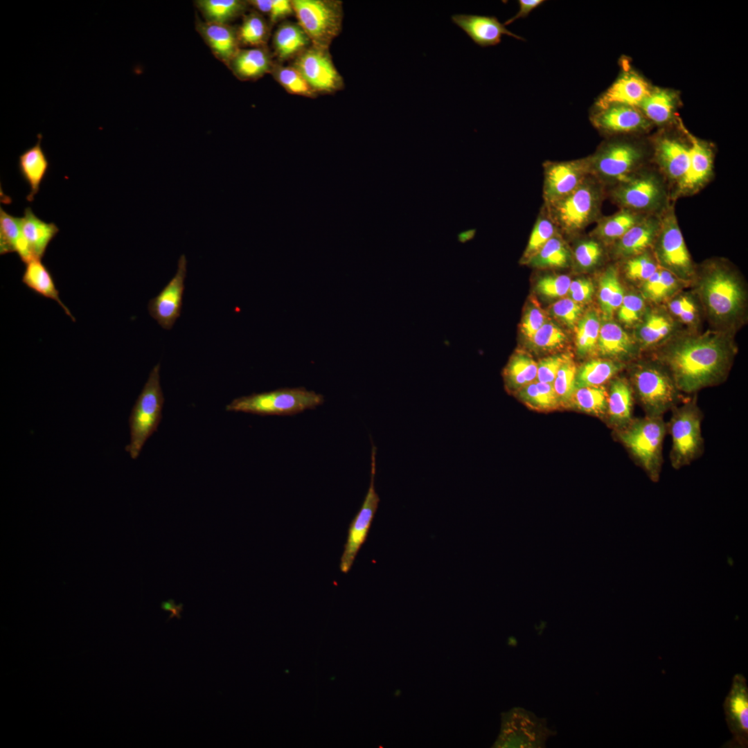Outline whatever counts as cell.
Segmentation results:
<instances>
[{
	"label": "cell",
	"instance_id": "32",
	"mask_svg": "<svg viewBox=\"0 0 748 748\" xmlns=\"http://www.w3.org/2000/svg\"><path fill=\"white\" fill-rule=\"evenodd\" d=\"M25 264L26 267L21 278L22 283L35 293L56 301L66 314L73 321H75V318L61 301L53 278L41 259H34Z\"/></svg>",
	"mask_w": 748,
	"mask_h": 748
},
{
	"label": "cell",
	"instance_id": "19",
	"mask_svg": "<svg viewBox=\"0 0 748 748\" xmlns=\"http://www.w3.org/2000/svg\"><path fill=\"white\" fill-rule=\"evenodd\" d=\"M544 204L558 200L573 191L589 175L588 157L543 163Z\"/></svg>",
	"mask_w": 748,
	"mask_h": 748
},
{
	"label": "cell",
	"instance_id": "37",
	"mask_svg": "<svg viewBox=\"0 0 748 748\" xmlns=\"http://www.w3.org/2000/svg\"><path fill=\"white\" fill-rule=\"evenodd\" d=\"M537 363L525 353H517L510 359L504 370L506 386L510 391H519L536 380Z\"/></svg>",
	"mask_w": 748,
	"mask_h": 748
},
{
	"label": "cell",
	"instance_id": "12",
	"mask_svg": "<svg viewBox=\"0 0 748 748\" xmlns=\"http://www.w3.org/2000/svg\"><path fill=\"white\" fill-rule=\"evenodd\" d=\"M673 202L662 213L661 224L652 247L658 265L683 281L695 276V266L686 245Z\"/></svg>",
	"mask_w": 748,
	"mask_h": 748
},
{
	"label": "cell",
	"instance_id": "30",
	"mask_svg": "<svg viewBox=\"0 0 748 748\" xmlns=\"http://www.w3.org/2000/svg\"><path fill=\"white\" fill-rule=\"evenodd\" d=\"M646 216L628 209L619 208L610 215H602L596 222V225L589 235L609 247Z\"/></svg>",
	"mask_w": 748,
	"mask_h": 748
},
{
	"label": "cell",
	"instance_id": "63",
	"mask_svg": "<svg viewBox=\"0 0 748 748\" xmlns=\"http://www.w3.org/2000/svg\"><path fill=\"white\" fill-rule=\"evenodd\" d=\"M477 233L476 229H470L461 231L457 234V240L461 243H465L472 240Z\"/></svg>",
	"mask_w": 748,
	"mask_h": 748
},
{
	"label": "cell",
	"instance_id": "29",
	"mask_svg": "<svg viewBox=\"0 0 748 748\" xmlns=\"http://www.w3.org/2000/svg\"><path fill=\"white\" fill-rule=\"evenodd\" d=\"M23 237L34 259L43 258L47 247L59 232L54 223H47L37 217L29 207L21 217Z\"/></svg>",
	"mask_w": 748,
	"mask_h": 748
},
{
	"label": "cell",
	"instance_id": "21",
	"mask_svg": "<svg viewBox=\"0 0 748 748\" xmlns=\"http://www.w3.org/2000/svg\"><path fill=\"white\" fill-rule=\"evenodd\" d=\"M186 273L187 260L183 254L178 260L175 276L148 303L150 315L164 329L170 330L181 314Z\"/></svg>",
	"mask_w": 748,
	"mask_h": 748
},
{
	"label": "cell",
	"instance_id": "24",
	"mask_svg": "<svg viewBox=\"0 0 748 748\" xmlns=\"http://www.w3.org/2000/svg\"><path fill=\"white\" fill-rule=\"evenodd\" d=\"M661 215H648L630 229L609 246L614 256L622 260L652 249L660 227Z\"/></svg>",
	"mask_w": 748,
	"mask_h": 748
},
{
	"label": "cell",
	"instance_id": "34",
	"mask_svg": "<svg viewBox=\"0 0 748 748\" xmlns=\"http://www.w3.org/2000/svg\"><path fill=\"white\" fill-rule=\"evenodd\" d=\"M597 348L602 355L610 357H631L635 352L632 339L619 325L612 321L600 326Z\"/></svg>",
	"mask_w": 748,
	"mask_h": 748
},
{
	"label": "cell",
	"instance_id": "17",
	"mask_svg": "<svg viewBox=\"0 0 748 748\" xmlns=\"http://www.w3.org/2000/svg\"><path fill=\"white\" fill-rule=\"evenodd\" d=\"M376 447L373 445L371 451V481L368 492L362 507L351 521L346 542L340 559L339 568L342 573H347L351 569L358 551L366 540L372 521L377 511L380 497L375 490V474L376 470Z\"/></svg>",
	"mask_w": 748,
	"mask_h": 748
},
{
	"label": "cell",
	"instance_id": "4",
	"mask_svg": "<svg viewBox=\"0 0 748 748\" xmlns=\"http://www.w3.org/2000/svg\"><path fill=\"white\" fill-rule=\"evenodd\" d=\"M605 197V186L589 175L571 193L544 204L542 208L562 237L573 236L602 216L601 208Z\"/></svg>",
	"mask_w": 748,
	"mask_h": 748
},
{
	"label": "cell",
	"instance_id": "61",
	"mask_svg": "<svg viewBox=\"0 0 748 748\" xmlns=\"http://www.w3.org/2000/svg\"><path fill=\"white\" fill-rule=\"evenodd\" d=\"M519 4V11L515 15L508 19L504 25L506 26L510 24L515 20L519 18H524L528 15V14L535 8L540 6L544 3L542 0H519L518 1Z\"/></svg>",
	"mask_w": 748,
	"mask_h": 748
},
{
	"label": "cell",
	"instance_id": "56",
	"mask_svg": "<svg viewBox=\"0 0 748 748\" xmlns=\"http://www.w3.org/2000/svg\"><path fill=\"white\" fill-rule=\"evenodd\" d=\"M645 303L639 295L630 294L624 296L618 308V317L626 325H632L640 319L643 313Z\"/></svg>",
	"mask_w": 748,
	"mask_h": 748
},
{
	"label": "cell",
	"instance_id": "31",
	"mask_svg": "<svg viewBox=\"0 0 748 748\" xmlns=\"http://www.w3.org/2000/svg\"><path fill=\"white\" fill-rule=\"evenodd\" d=\"M37 143L19 157L18 166L21 175L27 182L30 192L26 196L33 202L48 171L49 163L41 146L42 136L38 134Z\"/></svg>",
	"mask_w": 748,
	"mask_h": 748
},
{
	"label": "cell",
	"instance_id": "52",
	"mask_svg": "<svg viewBox=\"0 0 748 748\" xmlns=\"http://www.w3.org/2000/svg\"><path fill=\"white\" fill-rule=\"evenodd\" d=\"M566 339L562 330L552 322L546 321L530 341L540 349H551L561 346Z\"/></svg>",
	"mask_w": 748,
	"mask_h": 748
},
{
	"label": "cell",
	"instance_id": "1",
	"mask_svg": "<svg viewBox=\"0 0 748 748\" xmlns=\"http://www.w3.org/2000/svg\"><path fill=\"white\" fill-rule=\"evenodd\" d=\"M733 357L734 348L724 335L708 332L670 345L659 353L658 362L681 393H695L722 382Z\"/></svg>",
	"mask_w": 748,
	"mask_h": 748
},
{
	"label": "cell",
	"instance_id": "46",
	"mask_svg": "<svg viewBox=\"0 0 748 748\" xmlns=\"http://www.w3.org/2000/svg\"><path fill=\"white\" fill-rule=\"evenodd\" d=\"M558 233H559L555 225L545 210L542 208L521 258L522 263L528 264L530 260L539 252L544 244Z\"/></svg>",
	"mask_w": 748,
	"mask_h": 748
},
{
	"label": "cell",
	"instance_id": "57",
	"mask_svg": "<svg viewBox=\"0 0 748 748\" xmlns=\"http://www.w3.org/2000/svg\"><path fill=\"white\" fill-rule=\"evenodd\" d=\"M582 310L581 305L569 298L558 301L551 308L553 315L569 327H573L576 325Z\"/></svg>",
	"mask_w": 748,
	"mask_h": 748
},
{
	"label": "cell",
	"instance_id": "60",
	"mask_svg": "<svg viewBox=\"0 0 748 748\" xmlns=\"http://www.w3.org/2000/svg\"><path fill=\"white\" fill-rule=\"evenodd\" d=\"M568 293L571 299L577 303L587 302L594 293L593 283L587 278H577L571 281Z\"/></svg>",
	"mask_w": 748,
	"mask_h": 748
},
{
	"label": "cell",
	"instance_id": "10",
	"mask_svg": "<svg viewBox=\"0 0 748 748\" xmlns=\"http://www.w3.org/2000/svg\"><path fill=\"white\" fill-rule=\"evenodd\" d=\"M160 364L151 371L129 418L130 440L125 451L132 459L139 456L148 439L157 430L164 397L160 384Z\"/></svg>",
	"mask_w": 748,
	"mask_h": 748
},
{
	"label": "cell",
	"instance_id": "3",
	"mask_svg": "<svg viewBox=\"0 0 748 748\" xmlns=\"http://www.w3.org/2000/svg\"><path fill=\"white\" fill-rule=\"evenodd\" d=\"M605 188L606 197L619 208L645 215H661L674 202L668 183L652 163Z\"/></svg>",
	"mask_w": 748,
	"mask_h": 748
},
{
	"label": "cell",
	"instance_id": "44",
	"mask_svg": "<svg viewBox=\"0 0 748 748\" xmlns=\"http://www.w3.org/2000/svg\"><path fill=\"white\" fill-rule=\"evenodd\" d=\"M682 282L684 281L659 265L655 272L642 283V293L645 299L659 302L675 293Z\"/></svg>",
	"mask_w": 748,
	"mask_h": 748
},
{
	"label": "cell",
	"instance_id": "39",
	"mask_svg": "<svg viewBox=\"0 0 748 748\" xmlns=\"http://www.w3.org/2000/svg\"><path fill=\"white\" fill-rule=\"evenodd\" d=\"M247 2L241 0H197L195 1L205 21L229 24L246 10Z\"/></svg>",
	"mask_w": 748,
	"mask_h": 748
},
{
	"label": "cell",
	"instance_id": "49",
	"mask_svg": "<svg viewBox=\"0 0 748 748\" xmlns=\"http://www.w3.org/2000/svg\"><path fill=\"white\" fill-rule=\"evenodd\" d=\"M607 247L591 235L580 240L574 248L573 258L578 267L589 270L598 266L603 260Z\"/></svg>",
	"mask_w": 748,
	"mask_h": 748
},
{
	"label": "cell",
	"instance_id": "43",
	"mask_svg": "<svg viewBox=\"0 0 748 748\" xmlns=\"http://www.w3.org/2000/svg\"><path fill=\"white\" fill-rule=\"evenodd\" d=\"M517 393L525 404L535 410H552L560 404L553 384L535 380L522 387Z\"/></svg>",
	"mask_w": 748,
	"mask_h": 748
},
{
	"label": "cell",
	"instance_id": "38",
	"mask_svg": "<svg viewBox=\"0 0 748 748\" xmlns=\"http://www.w3.org/2000/svg\"><path fill=\"white\" fill-rule=\"evenodd\" d=\"M623 368L619 362L594 359L586 362L576 372V388L601 386Z\"/></svg>",
	"mask_w": 748,
	"mask_h": 748
},
{
	"label": "cell",
	"instance_id": "62",
	"mask_svg": "<svg viewBox=\"0 0 748 748\" xmlns=\"http://www.w3.org/2000/svg\"><path fill=\"white\" fill-rule=\"evenodd\" d=\"M183 603L176 605L173 599L163 601L161 604L162 609L170 612L168 621L172 619L173 617L180 619L181 618V612L183 611Z\"/></svg>",
	"mask_w": 748,
	"mask_h": 748
},
{
	"label": "cell",
	"instance_id": "45",
	"mask_svg": "<svg viewBox=\"0 0 748 748\" xmlns=\"http://www.w3.org/2000/svg\"><path fill=\"white\" fill-rule=\"evenodd\" d=\"M237 29L240 44L258 47L265 46L267 42L269 24L258 12L253 11L244 15L242 24Z\"/></svg>",
	"mask_w": 748,
	"mask_h": 748
},
{
	"label": "cell",
	"instance_id": "58",
	"mask_svg": "<svg viewBox=\"0 0 748 748\" xmlns=\"http://www.w3.org/2000/svg\"><path fill=\"white\" fill-rule=\"evenodd\" d=\"M569 357L556 355L542 359L537 364L536 381L553 384L560 367Z\"/></svg>",
	"mask_w": 748,
	"mask_h": 748
},
{
	"label": "cell",
	"instance_id": "9",
	"mask_svg": "<svg viewBox=\"0 0 748 748\" xmlns=\"http://www.w3.org/2000/svg\"><path fill=\"white\" fill-rule=\"evenodd\" d=\"M651 163L665 177L671 192L685 175L690 162L691 133L677 122L649 136Z\"/></svg>",
	"mask_w": 748,
	"mask_h": 748
},
{
	"label": "cell",
	"instance_id": "26",
	"mask_svg": "<svg viewBox=\"0 0 748 748\" xmlns=\"http://www.w3.org/2000/svg\"><path fill=\"white\" fill-rule=\"evenodd\" d=\"M275 63L265 46L240 48L226 65L242 81L256 80L271 73Z\"/></svg>",
	"mask_w": 748,
	"mask_h": 748
},
{
	"label": "cell",
	"instance_id": "11",
	"mask_svg": "<svg viewBox=\"0 0 748 748\" xmlns=\"http://www.w3.org/2000/svg\"><path fill=\"white\" fill-rule=\"evenodd\" d=\"M323 400L322 395L303 387L285 388L235 398L226 405V410L261 416H288L314 409Z\"/></svg>",
	"mask_w": 748,
	"mask_h": 748
},
{
	"label": "cell",
	"instance_id": "48",
	"mask_svg": "<svg viewBox=\"0 0 748 748\" xmlns=\"http://www.w3.org/2000/svg\"><path fill=\"white\" fill-rule=\"evenodd\" d=\"M600 324L598 315L589 312L580 319L576 335V345L578 353L585 355L597 348V341Z\"/></svg>",
	"mask_w": 748,
	"mask_h": 748
},
{
	"label": "cell",
	"instance_id": "5",
	"mask_svg": "<svg viewBox=\"0 0 748 748\" xmlns=\"http://www.w3.org/2000/svg\"><path fill=\"white\" fill-rule=\"evenodd\" d=\"M700 292L713 319L719 322L735 319L742 311L745 297L740 278L722 260L706 261L700 269Z\"/></svg>",
	"mask_w": 748,
	"mask_h": 748
},
{
	"label": "cell",
	"instance_id": "53",
	"mask_svg": "<svg viewBox=\"0 0 748 748\" xmlns=\"http://www.w3.org/2000/svg\"><path fill=\"white\" fill-rule=\"evenodd\" d=\"M247 3L259 12L267 15L271 23L274 24L294 13L292 1L288 0H251Z\"/></svg>",
	"mask_w": 748,
	"mask_h": 748
},
{
	"label": "cell",
	"instance_id": "36",
	"mask_svg": "<svg viewBox=\"0 0 748 748\" xmlns=\"http://www.w3.org/2000/svg\"><path fill=\"white\" fill-rule=\"evenodd\" d=\"M599 286L600 307L603 317L609 319L621 305L625 296L616 267L609 265L605 269L600 276Z\"/></svg>",
	"mask_w": 748,
	"mask_h": 748
},
{
	"label": "cell",
	"instance_id": "18",
	"mask_svg": "<svg viewBox=\"0 0 748 748\" xmlns=\"http://www.w3.org/2000/svg\"><path fill=\"white\" fill-rule=\"evenodd\" d=\"M317 93H333L344 87V80L334 65L328 48L310 45L294 60L293 65Z\"/></svg>",
	"mask_w": 748,
	"mask_h": 748
},
{
	"label": "cell",
	"instance_id": "16",
	"mask_svg": "<svg viewBox=\"0 0 748 748\" xmlns=\"http://www.w3.org/2000/svg\"><path fill=\"white\" fill-rule=\"evenodd\" d=\"M691 149L688 168L671 192V201L693 196L703 190L714 177L715 146L691 133Z\"/></svg>",
	"mask_w": 748,
	"mask_h": 748
},
{
	"label": "cell",
	"instance_id": "27",
	"mask_svg": "<svg viewBox=\"0 0 748 748\" xmlns=\"http://www.w3.org/2000/svg\"><path fill=\"white\" fill-rule=\"evenodd\" d=\"M634 393L629 382L625 378L612 381L607 391L606 418L617 430L627 426L634 418Z\"/></svg>",
	"mask_w": 748,
	"mask_h": 748
},
{
	"label": "cell",
	"instance_id": "23",
	"mask_svg": "<svg viewBox=\"0 0 748 748\" xmlns=\"http://www.w3.org/2000/svg\"><path fill=\"white\" fill-rule=\"evenodd\" d=\"M452 21L481 47L499 44L504 35L524 40L523 37L510 32L494 16L456 14L452 16Z\"/></svg>",
	"mask_w": 748,
	"mask_h": 748
},
{
	"label": "cell",
	"instance_id": "20",
	"mask_svg": "<svg viewBox=\"0 0 748 748\" xmlns=\"http://www.w3.org/2000/svg\"><path fill=\"white\" fill-rule=\"evenodd\" d=\"M723 709L729 730L732 734L723 747L747 748L748 747V686L746 678L736 674L729 693L724 699Z\"/></svg>",
	"mask_w": 748,
	"mask_h": 748
},
{
	"label": "cell",
	"instance_id": "8",
	"mask_svg": "<svg viewBox=\"0 0 748 748\" xmlns=\"http://www.w3.org/2000/svg\"><path fill=\"white\" fill-rule=\"evenodd\" d=\"M671 411L670 419L666 423L672 439L670 461L673 468L679 470L690 465L704 452L701 427L703 414L695 395Z\"/></svg>",
	"mask_w": 748,
	"mask_h": 748
},
{
	"label": "cell",
	"instance_id": "51",
	"mask_svg": "<svg viewBox=\"0 0 748 748\" xmlns=\"http://www.w3.org/2000/svg\"><path fill=\"white\" fill-rule=\"evenodd\" d=\"M576 367L569 357L560 367L553 385L559 402L562 404H569L572 394L576 389Z\"/></svg>",
	"mask_w": 748,
	"mask_h": 748
},
{
	"label": "cell",
	"instance_id": "14",
	"mask_svg": "<svg viewBox=\"0 0 748 748\" xmlns=\"http://www.w3.org/2000/svg\"><path fill=\"white\" fill-rule=\"evenodd\" d=\"M555 733L548 727L546 719L525 709L515 707L503 713L501 731L495 747L541 748Z\"/></svg>",
	"mask_w": 748,
	"mask_h": 748
},
{
	"label": "cell",
	"instance_id": "40",
	"mask_svg": "<svg viewBox=\"0 0 748 748\" xmlns=\"http://www.w3.org/2000/svg\"><path fill=\"white\" fill-rule=\"evenodd\" d=\"M571 253L563 238L558 233L528 262L536 268H563L569 265Z\"/></svg>",
	"mask_w": 748,
	"mask_h": 748
},
{
	"label": "cell",
	"instance_id": "50",
	"mask_svg": "<svg viewBox=\"0 0 748 748\" xmlns=\"http://www.w3.org/2000/svg\"><path fill=\"white\" fill-rule=\"evenodd\" d=\"M622 260L626 277L641 283L651 276L659 267L652 249Z\"/></svg>",
	"mask_w": 748,
	"mask_h": 748
},
{
	"label": "cell",
	"instance_id": "25",
	"mask_svg": "<svg viewBox=\"0 0 748 748\" xmlns=\"http://www.w3.org/2000/svg\"><path fill=\"white\" fill-rule=\"evenodd\" d=\"M196 30L214 56L227 65L240 48L238 29L229 24L196 20Z\"/></svg>",
	"mask_w": 748,
	"mask_h": 748
},
{
	"label": "cell",
	"instance_id": "7",
	"mask_svg": "<svg viewBox=\"0 0 748 748\" xmlns=\"http://www.w3.org/2000/svg\"><path fill=\"white\" fill-rule=\"evenodd\" d=\"M631 381L634 395L645 416H663L684 402L682 393L659 362L635 364Z\"/></svg>",
	"mask_w": 748,
	"mask_h": 748
},
{
	"label": "cell",
	"instance_id": "59",
	"mask_svg": "<svg viewBox=\"0 0 748 748\" xmlns=\"http://www.w3.org/2000/svg\"><path fill=\"white\" fill-rule=\"evenodd\" d=\"M546 321V316L543 311L536 306H532L524 314L522 323V332L530 340Z\"/></svg>",
	"mask_w": 748,
	"mask_h": 748
},
{
	"label": "cell",
	"instance_id": "28",
	"mask_svg": "<svg viewBox=\"0 0 748 748\" xmlns=\"http://www.w3.org/2000/svg\"><path fill=\"white\" fill-rule=\"evenodd\" d=\"M677 103L678 97L674 91L655 88L652 89L638 108L653 126L663 128L679 121L675 118Z\"/></svg>",
	"mask_w": 748,
	"mask_h": 748
},
{
	"label": "cell",
	"instance_id": "42",
	"mask_svg": "<svg viewBox=\"0 0 748 748\" xmlns=\"http://www.w3.org/2000/svg\"><path fill=\"white\" fill-rule=\"evenodd\" d=\"M673 323L664 313L658 311L648 312L639 324L636 335L644 346L660 342L672 332Z\"/></svg>",
	"mask_w": 748,
	"mask_h": 748
},
{
	"label": "cell",
	"instance_id": "6",
	"mask_svg": "<svg viewBox=\"0 0 748 748\" xmlns=\"http://www.w3.org/2000/svg\"><path fill=\"white\" fill-rule=\"evenodd\" d=\"M617 436L648 477L657 482L663 465V443L667 432L663 416L634 418Z\"/></svg>",
	"mask_w": 748,
	"mask_h": 748
},
{
	"label": "cell",
	"instance_id": "22",
	"mask_svg": "<svg viewBox=\"0 0 748 748\" xmlns=\"http://www.w3.org/2000/svg\"><path fill=\"white\" fill-rule=\"evenodd\" d=\"M652 89L636 72L623 68L616 80L596 100L593 109H603L611 105L639 107Z\"/></svg>",
	"mask_w": 748,
	"mask_h": 748
},
{
	"label": "cell",
	"instance_id": "13",
	"mask_svg": "<svg viewBox=\"0 0 748 748\" xmlns=\"http://www.w3.org/2000/svg\"><path fill=\"white\" fill-rule=\"evenodd\" d=\"M299 25L311 44L328 48L341 30L342 3L335 0L292 1Z\"/></svg>",
	"mask_w": 748,
	"mask_h": 748
},
{
	"label": "cell",
	"instance_id": "2",
	"mask_svg": "<svg viewBox=\"0 0 748 748\" xmlns=\"http://www.w3.org/2000/svg\"><path fill=\"white\" fill-rule=\"evenodd\" d=\"M587 157L590 174L605 188L609 187L652 163L649 136L606 138Z\"/></svg>",
	"mask_w": 748,
	"mask_h": 748
},
{
	"label": "cell",
	"instance_id": "47",
	"mask_svg": "<svg viewBox=\"0 0 748 748\" xmlns=\"http://www.w3.org/2000/svg\"><path fill=\"white\" fill-rule=\"evenodd\" d=\"M271 73L287 92L308 98L316 97L317 93L293 66L275 64Z\"/></svg>",
	"mask_w": 748,
	"mask_h": 748
},
{
	"label": "cell",
	"instance_id": "55",
	"mask_svg": "<svg viewBox=\"0 0 748 748\" xmlns=\"http://www.w3.org/2000/svg\"><path fill=\"white\" fill-rule=\"evenodd\" d=\"M571 281V278L565 274L547 275L537 281L536 289L546 296L561 297L568 293Z\"/></svg>",
	"mask_w": 748,
	"mask_h": 748
},
{
	"label": "cell",
	"instance_id": "15",
	"mask_svg": "<svg viewBox=\"0 0 748 748\" xmlns=\"http://www.w3.org/2000/svg\"><path fill=\"white\" fill-rule=\"evenodd\" d=\"M590 121L605 138L646 136L654 127L638 107L623 105L592 109Z\"/></svg>",
	"mask_w": 748,
	"mask_h": 748
},
{
	"label": "cell",
	"instance_id": "41",
	"mask_svg": "<svg viewBox=\"0 0 748 748\" xmlns=\"http://www.w3.org/2000/svg\"><path fill=\"white\" fill-rule=\"evenodd\" d=\"M569 404L582 412L606 418L607 391L603 385L576 388Z\"/></svg>",
	"mask_w": 748,
	"mask_h": 748
},
{
	"label": "cell",
	"instance_id": "35",
	"mask_svg": "<svg viewBox=\"0 0 748 748\" xmlns=\"http://www.w3.org/2000/svg\"><path fill=\"white\" fill-rule=\"evenodd\" d=\"M16 252L26 263L34 260L23 237L21 217H15L0 209V253Z\"/></svg>",
	"mask_w": 748,
	"mask_h": 748
},
{
	"label": "cell",
	"instance_id": "54",
	"mask_svg": "<svg viewBox=\"0 0 748 748\" xmlns=\"http://www.w3.org/2000/svg\"><path fill=\"white\" fill-rule=\"evenodd\" d=\"M670 312L686 324L695 323L698 317V309L694 299L688 294H682L668 303Z\"/></svg>",
	"mask_w": 748,
	"mask_h": 748
},
{
	"label": "cell",
	"instance_id": "33",
	"mask_svg": "<svg viewBox=\"0 0 748 748\" xmlns=\"http://www.w3.org/2000/svg\"><path fill=\"white\" fill-rule=\"evenodd\" d=\"M272 43L274 55L280 61L295 59L311 45L302 28L292 22H285L278 27Z\"/></svg>",
	"mask_w": 748,
	"mask_h": 748
}]
</instances>
